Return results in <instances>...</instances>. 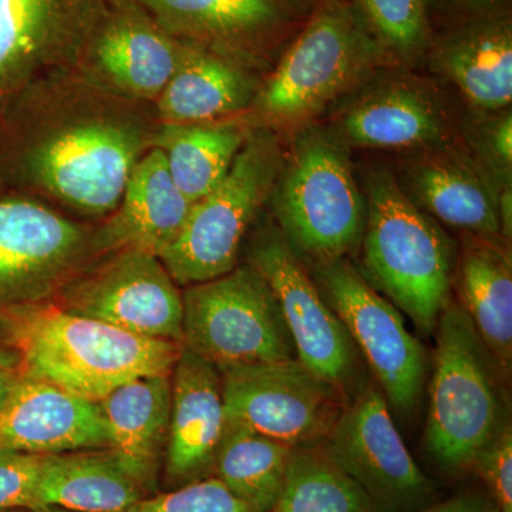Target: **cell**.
<instances>
[{"instance_id": "6da1fadb", "label": "cell", "mask_w": 512, "mask_h": 512, "mask_svg": "<svg viewBox=\"0 0 512 512\" xmlns=\"http://www.w3.org/2000/svg\"><path fill=\"white\" fill-rule=\"evenodd\" d=\"M0 322L18 356L19 375L96 403L137 377L173 372L183 349L52 305L6 306Z\"/></svg>"}, {"instance_id": "7a4b0ae2", "label": "cell", "mask_w": 512, "mask_h": 512, "mask_svg": "<svg viewBox=\"0 0 512 512\" xmlns=\"http://www.w3.org/2000/svg\"><path fill=\"white\" fill-rule=\"evenodd\" d=\"M363 276L406 313L424 335H434L451 299L457 249L437 221L420 210L387 171L366 181Z\"/></svg>"}, {"instance_id": "3957f363", "label": "cell", "mask_w": 512, "mask_h": 512, "mask_svg": "<svg viewBox=\"0 0 512 512\" xmlns=\"http://www.w3.org/2000/svg\"><path fill=\"white\" fill-rule=\"evenodd\" d=\"M386 64L350 0H319L255 103L269 127L298 133Z\"/></svg>"}, {"instance_id": "277c9868", "label": "cell", "mask_w": 512, "mask_h": 512, "mask_svg": "<svg viewBox=\"0 0 512 512\" xmlns=\"http://www.w3.org/2000/svg\"><path fill=\"white\" fill-rule=\"evenodd\" d=\"M434 333L424 444L444 470L463 471L508 424L495 375L501 369L456 299L441 312Z\"/></svg>"}, {"instance_id": "5b68a950", "label": "cell", "mask_w": 512, "mask_h": 512, "mask_svg": "<svg viewBox=\"0 0 512 512\" xmlns=\"http://www.w3.org/2000/svg\"><path fill=\"white\" fill-rule=\"evenodd\" d=\"M345 147L333 131L302 128L272 192L279 231L312 266L346 258L365 232L366 198Z\"/></svg>"}, {"instance_id": "8992f818", "label": "cell", "mask_w": 512, "mask_h": 512, "mask_svg": "<svg viewBox=\"0 0 512 512\" xmlns=\"http://www.w3.org/2000/svg\"><path fill=\"white\" fill-rule=\"evenodd\" d=\"M285 158L269 128L249 131L224 180L192 204L183 231L160 258L175 284H201L238 266L242 239L274 192Z\"/></svg>"}, {"instance_id": "52a82bcc", "label": "cell", "mask_w": 512, "mask_h": 512, "mask_svg": "<svg viewBox=\"0 0 512 512\" xmlns=\"http://www.w3.org/2000/svg\"><path fill=\"white\" fill-rule=\"evenodd\" d=\"M181 345L218 370L296 359L274 292L249 264L187 286Z\"/></svg>"}, {"instance_id": "ba28073f", "label": "cell", "mask_w": 512, "mask_h": 512, "mask_svg": "<svg viewBox=\"0 0 512 512\" xmlns=\"http://www.w3.org/2000/svg\"><path fill=\"white\" fill-rule=\"evenodd\" d=\"M313 282L342 320L389 406L402 416L419 409L429 355L404 326L402 312L348 259L313 265Z\"/></svg>"}, {"instance_id": "9c48e42d", "label": "cell", "mask_w": 512, "mask_h": 512, "mask_svg": "<svg viewBox=\"0 0 512 512\" xmlns=\"http://www.w3.org/2000/svg\"><path fill=\"white\" fill-rule=\"evenodd\" d=\"M248 264L271 286L296 359L352 399L365 387L359 350L278 228H266L256 237Z\"/></svg>"}, {"instance_id": "30bf717a", "label": "cell", "mask_w": 512, "mask_h": 512, "mask_svg": "<svg viewBox=\"0 0 512 512\" xmlns=\"http://www.w3.org/2000/svg\"><path fill=\"white\" fill-rule=\"evenodd\" d=\"M220 373L225 420L291 447L325 439L348 403L298 359Z\"/></svg>"}, {"instance_id": "8fae6325", "label": "cell", "mask_w": 512, "mask_h": 512, "mask_svg": "<svg viewBox=\"0 0 512 512\" xmlns=\"http://www.w3.org/2000/svg\"><path fill=\"white\" fill-rule=\"evenodd\" d=\"M389 407L379 387H363L320 444L375 508L407 512L430 497L433 485L414 463Z\"/></svg>"}, {"instance_id": "7c38bea8", "label": "cell", "mask_w": 512, "mask_h": 512, "mask_svg": "<svg viewBox=\"0 0 512 512\" xmlns=\"http://www.w3.org/2000/svg\"><path fill=\"white\" fill-rule=\"evenodd\" d=\"M174 39L204 47L242 66L291 42L303 23L295 0H131Z\"/></svg>"}, {"instance_id": "4fadbf2b", "label": "cell", "mask_w": 512, "mask_h": 512, "mask_svg": "<svg viewBox=\"0 0 512 512\" xmlns=\"http://www.w3.org/2000/svg\"><path fill=\"white\" fill-rule=\"evenodd\" d=\"M133 133L106 123L67 128L29 158L35 180L79 210L104 214L119 207L138 161Z\"/></svg>"}, {"instance_id": "5bb4252c", "label": "cell", "mask_w": 512, "mask_h": 512, "mask_svg": "<svg viewBox=\"0 0 512 512\" xmlns=\"http://www.w3.org/2000/svg\"><path fill=\"white\" fill-rule=\"evenodd\" d=\"M64 309L144 338L183 343V295L161 259L146 252L123 249Z\"/></svg>"}, {"instance_id": "9a60e30c", "label": "cell", "mask_w": 512, "mask_h": 512, "mask_svg": "<svg viewBox=\"0 0 512 512\" xmlns=\"http://www.w3.org/2000/svg\"><path fill=\"white\" fill-rule=\"evenodd\" d=\"M109 447L99 403L18 373L0 413V448L50 456Z\"/></svg>"}, {"instance_id": "2e32d148", "label": "cell", "mask_w": 512, "mask_h": 512, "mask_svg": "<svg viewBox=\"0 0 512 512\" xmlns=\"http://www.w3.org/2000/svg\"><path fill=\"white\" fill-rule=\"evenodd\" d=\"M82 244L79 227L56 212L23 198H0V305L36 295Z\"/></svg>"}, {"instance_id": "e0dca14e", "label": "cell", "mask_w": 512, "mask_h": 512, "mask_svg": "<svg viewBox=\"0 0 512 512\" xmlns=\"http://www.w3.org/2000/svg\"><path fill=\"white\" fill-rule=\"evenodd\" d=\"M333 133L345 146L426 150L446 144L448 121L439 97L426 84L392 77L350 104Z\"/></svg>"}, {"instance_id": "ac0fdd59", "label": "cell", "mask_w": 512, "mask_h": 512, "mask_svg": "<svg viewBox=\"0 0 512 512\" xmlns=\"http://www.w3.org/2000/svg\"><path fill=\"white\" fill-rule=\"evenodd\" d=\"M427 56L434 72L453 83L477 110L493 113L511 106L510 13L457 20L433 36Z\"/></svg>"}, {"instance_id": "d6986e66", "label": "cell", "mask_w": 512, "mask_h": 512, "mask_svg": "<svg viewBox=\"0 0 512 512\" xmlns=\"http://www.w3.org/2000/svg\"><path fill=\"white\" fill-rule=\"evenodd\" d=\"M407 197L433 217L467 234L500 237L498 190L460 151L447 146L420 150L403 168Z\"/></svg>"}, {"instance_id": "ffe728a7", "label": "cell", "mask_w": 512, "mask_h": 512, "mask_svg": "<svg viewBox=\"0 0 512 512\" xmlns=\"http://www.w3.org/2000/svg\"><path fill=\"white\" fill-rule=\"evenodd\" d=\"M171 376L165 471L171 481H191L214 467L225 423L221 373L183 348Z\"/></svg>"}, {"instance_id": "44dd1931", "label": "cell", "mask_w": 512, "mask_h": 512, "mask_svg": "<svg viewBox=\"0 0 512 512\" xmlns=\"http://www.w3.org/2000/svg\"><path fill=\"white\" fill-rule=\"evenodd\" d=\"M191 208L168 173L163 151L154 148L134 165L104 242L161 258L183 231Z\"/></svg>"}, {"instance_id": "7402d4cb", "label": "cell", "mask_w": 512, "mask_h": 512, "mask_svg": "<svg viewBox=\"0 0 512 512\" xmlns=\"http://www.w3.org/2000/svg\"><path fill=\"white\" fill-rule=\"evenodd\" d=\"M170 376L137 377L99 402L109 426V451L143 490L156 483L161 454L167 447Z\"/></svg>"}, {"instance_id": "603a6c76", "label": "cell", "mask_w": 512, "mask_h": 512, "mask_svg": "<svg viewBox=\"0 0 512 512\" xmlns=\"http://www.w3.org/2000/svg\"><path fill=\"white\" fill-rule=\"evenodd\" d=\"M454 284L485 348L504 375L512 365L511 251L500 237L464 232Z\"/></svg>"}, {"instance_id": "cb8c5ba5", "label": "cell", "mask_w": 512, "mask_h": 512, "mask_svg": "<svg viewBox=\"0 0 512 512\" xmlns=\"http://www.w3.org/2000/svg\"><path fill=\"white\" fill-rule=\"evenodd\" d=\"M97 0H0V86L72 46L93 22Z\"/></svg>"}, {"instance_id": "d4e9b609", "label": "cell", "mask_w": 512, "mask_h": 512, "mask_svg": "<svg viewBox=\"0 0 512 512\" xmlns=\"http://www.w3.org/2000/svg\"><path fill=\"white\" fill-rule=\"evenodd\" d=\"M256 93L247 67L185 42L177 70L158 96V111L167 124L210 123L247 109Z\"/></svg>"}, {"instance_id": "484cf974", "label": "cell", "mask_w": 512, "mask_h": 512, "mask_svg": "<svg viewBox=\"0 0 512 512\" xmlns=\"http://www.w3.org/2000/svg\"><path fill=\"white\" fill-rule=\"evenodd\" d=\"M143 498V488L109 450L43 456L37 487L39 511L126 512Z\"/></svg>"}, {"instance_id": "4316f807", "label": "cell", "mask_w": 512, "mask_h": 512, "mask_svg": "<svg viewBox=\"0 0 512 512\" xmlns=\"http://www.w3.org/2000/svg\"><path fill=\"white\" fill-rule=\"evenodd\" d=\"M184 43L141 16H121L107 26L96 45L104 74L127 93L158 99L174 76Z\"/></svg>"}, {"instance_id": "83f0119b", "label": "cell", "mask_w": 512, "mask_h": 512, "mask_svg": "<svg viewBox=\"0 0 512 512\" xmlns=\"http://www.w3.org/2000/svg\"><path fill=\"white\" fill-rule=\"evenodd\" d=\"M211 123L165 124L156 141L174 184L191 204L221 184L249 134L239 124Z\"/></svg>"}, {"instance_id": "f1b7e54d", "label": "cell", "mask_w": 512, "mask_h": 512, "mask_svg": "<svg viewBox=\"0 0 512 512\" xmlns=\"http://www.w3.org/2000/svg\"><path fill=\"white\" fill-rule=\"evenodd\" d=\"M293 447L225 420L214 467L218 480L255 512L274 511Z\"/></svg>"}, {"instance_id": "f546056e", "label": "cell", "mask_w": 512, "mask_h": 512, "mask_svg": "<svg viewBox=\"0 0 512 512\" xmlns=\"http://www.w3.org/2000/svg\"><path fill=\"white\" fill-rule=\"evenodd\" d=\"M375 505L328 456L322 444L293 447L281 497L272 512H373Z\"/></svg>"}, {"instance_id": "4dcf8cb0", "label": "cell", "mask_w": 512, "mask_h": 512, "mask_svg": "<svg viewBox=\"0 0 512 512\" xmlns=\"http://www.w3.org/2000/svg\"><path fill=\"white\" fill-rule=\"evenodd\" d=\"M367 35L387 62L412 64L427 56L433 30L429 0H350Z\"/></svg>"}, {"instance_id": "1f68e13d", "label": "cell", "mask_w": 512, "mask_h": 512, "mask_svg": "<svg viewBox=\"0 0 512 512\" xmlns=\"http://www.w3.org/2000/svg\"><path fill=\"white\" fill-rule=\"evenodd\" d=\"M126 512H255L218 478L192 481L173 493L141 498Z\"/></svg>"}, {"instance_id": "d6a6232c", "label": "cell", "mask_w": 512, "mask_h": 512, "mask_svg": "<svg viewBox=\"0 0 512 512\" xmlns=\"http://www.w3.org/2000/svg\"><path fill=\"white\" fill-rule=\"evenodd\" d=\"M43 456L0 448V511L30 508L39 511L37 487Z\"/></svg>"}, {"instance_id": "836d02e7", "label": "cell", "mask_w": 512, "mask_h": 512, "mask_svg": "<svg viewBox=\"0 0 512 512\" xmlns=\"http://www.w3.org/2000/svg\"><path fill=\"white\" fill-rule=\"evenodd\" d=\"M474 466L497 501L498 512H512V431L508 423L481 451Z\"/></svg>"}, {"instance_id": "e575fe53", "label": "cell", "mask_w": 512, "mask_h": 512, "mask_svg": "<svg viewBox=\"0 0 512 512\" xmlns=\"http://www.w3.org/2000/svg\"><path fill=\"white\" fill-rule=\"evenodd\" d=\"M481 128V146H484V157L493 171L501 173L511 180L512 167V114L511 110L503 111L497 117L483 123Z\"/></svg>"}, {"instance_id": "d590c367", "label": "cell", "mask_w": 512, "mask_h": 512, "mask_svg": "<svg viewBox=\"0 0 512 512\" xmlns=\"http://www.w3.org/2000/svg\"><path fill=\"white\" fill-rule=\"evenodd\" d=\"M441 9L458 16V20L507 12L510 0H434Z\"/></svg>"}, {"instance_id": "8d00e7d4", "label": "cell", "mask_w": 512, "mask_h": 512, "mask_svg": "<svg viewBox=\"0 0 512 512\" xmlns=\"http://www.w3.org/2000/svg\"><path fill=\"white\" fill-rule=\"evenodd\" d=\"M423 512H491L481 498L474 495H458L446 503L434 505Z\"/></svg>"}, {"instance_id": "74e56055", "label": "cell", "mask_w": 512, "mask_h": 512, "mask_svg": "<svg viewBox=\"0 0 512 512\" xmlns=\"http://www.w3.org/2000/svg\"><path fill=\"white\" fill-rule=\"evenodd\" d=\"M19 360L15 352L0 346V373L18 372Z\"/></svg>"}, {"instance_id": "f35d334b", "label": "cell", "mask_w": 512, "mask_h": 512, "mask_svg": "<svg viewBox=\"0 0 512 512\" xmlns=\"http://www.w3.org/2000/svg\"><path fill=\"white\" fill-rule=\"evenodd\" d=\"M16 377H18V372L0 373V413H2L3 407H5Z\"/></svg>"}, {"instance_id": "ab89813d", "label": "cell", "mask_w": 512, "mask_h": 512, "mask_svg": "<svg viewBox=\"0 0 512 512\" xmlns=\"http://www.w3.org/2000/svg\"><path fill=\"white\" fill-rule=\"evenodd\" d=\"M295 2L301 3V5H306V3L313 2V5H316V3L319 2V0H295Z\"/></svg>"}]
</instances>
